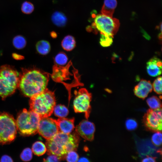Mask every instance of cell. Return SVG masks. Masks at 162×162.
Instances as JSON below:
<instances>
[{"label": "cell", "mask_w": 162, "mask_h": 162, "mask_svg": "<svg viewBox=\"0 0 162 162\" xmlns=\"http://www.w3.org/2000/svg\"><path fill=\"white\" fill-rule=\"evenodd\" d=\"M143 122L148 130L161 131L162 128L161 108L148 110L143 117Z\"/></svg>", "instance_id": "9c48e42d"}, {"label": "cell", "mask_w": 162, "mask_h": 162, "mask_svg": "<svg viewBox=\"0 0 162 162\" xmlns=\"http://www.w3.org/2000/svg\"><path fill=\"white\" fill-rule=\"evenodd\" d=\"M117 5L116 0H104L101 11L102 14L112 17Z\"/></svg>", "instance_id": "9a60e30c"}, {"label": "cell", "mask_w": 162, "mask_h": 162, "mask_svg": "<svg viewBox=\"0 0 162 162\" xmlns=\"http://www.w3.org/2000/svg\"><path fill=\"white\" fill-rule=\"evenodd\" d=\"M146 102L152 109L161 108V103L160 99L156 96H153L148 98Z\"/></svg>", "instance_id": "44dd1931"}, {"label": "cell", "mask_w": 162, "mask_h": 162, "mask_svg": "<svg viewBox=\"0 0 162 162\" xmlns=\"http://www.w3.org/2000/svg\"><path fill=\"white\" fill-rule=\"evenodd\" d=\"M74 109L76 113L84 112L86 119L89 116L91 110L90 102L92 95L85 88H82L75 92Z\"/></svg>", "instance_id": "ba28073f"}, {"label": "cell", "mask_w": 162, "mask_h": 162, "mask_svg": "<svg viewBox=\"0 0 162 162\" xmlns=\"http://www.w3.org/2000/svg\"><path fill=\"white\" fill-rule=\"evenodd\" d=\"M119 26L118 19L101 14L95 16L92 27L95 32L98 31L100 34L113 37L118 32Z\"/></svg>", "instance_id": "52a82bcc"}, {"label": "cell", "mask_w": 162, "mask_h": 162, "mask_svg": "<svg viewBox=\"0 0 162 162\" xmlns=\"http://www.w3.org/2000/svg\"><path fill=\"white\" fill-rule=\"evenodd\" d=\"M59 132L56 120L49 117L40 118L38 133L46 140L50 139Z\"/></svg>", "instance_id": "30bf717a"}, {"label": "cell", "mask_w": 162, "mask_h": 162, "mask_svg": "<svg viewBox=\"0 0 162 162\" xmlns=\"http://www.w3.org/2000/svg\"><path fill=\"white\" fill-rule=\"evenodd\" d=\"M142 162H155V159L154 158L148 156L142 159Z\"/></svg>", "instance_id": "d6a6232c"}, {"label": "cell", "mask_w": 162, "mask_h": 162, "mask_svg": "<svg viewBox=\"0 0 162 162\" xmlns=\"http://www.w3.org/2000/svg\"><path fill=\"white\" fill-rule=\"evenodd\" d=\"M76 132L87 140L92 141L94 138L95 127L94 124L88 120L82 121L76 126Z\"/></svg>", "instance_id": "8fae6325"}, {"label": "cell", "mask_w": 162, "mask_h": 162, "mask_svg": "<svg viewBox=\"0 0 162 162\" xmlns=\"http://www.w3.org/2000/svg\"><path fill=\"white\" fill-rule=\"evenodd\" d=\"M76 42L74 37L72 35H68L65 36L61 42L63 49L67 51H70L76 46Z\"/></svg>", "instance_id": "e0dca14e"}, {"label": "cell", "mask_w": 162, "mask_h": 162, "mask_svg": "<svg viewBox=\"0 0 162 162\" xmlns=\"http://www.w3.org/2000/svg\"><path fill=\"white\" fill-rule=\"evenodd\" d=\"M68 58L66 54L61 52L58 54L55 58L54 61L57 64L63 65L65 64L68 61Z\"/></svg>", "instance_id": "603a6c76"}, {"label": "cell", "mask_w": 162, "mask_h": 162, "mask_svg": "<svg viewBox=\"0 0 162 162\" xmlns=\"http://www.w3.org/2000/svg\"><path fill=\"white\" fill-rule=\"evenodd\" d=\"M20 157L21 159L24 161L30 160L32 157V150L28 148L24 149L21 153Z\"/></svg>", "instance_id": "d4e9b609"}, {"label": "cell", "mask_w": 162, "mask_h": 162, "mask_svg": "<svg viewBox=\"0 0 162 162\" xmlns=\"http://www.w3.org/2000/svg\"><path fill=\"white\" fill-rule=\"evenodd\" d=\"M51 20L55 25L59 27L65 26L68 21L66 15L59 11H56L52 14Z\"/></svg>", "instance_id": "2e32d148"}, {"label": "cell", "mask_w": 162, "mask_h": 162, "mask_svg": "<svg viewBox=\"0 0 162 162\" xmlns=\"http://www.w3.org/2000/svg\"><path fill=\"white\" fill-rule=\"evenodd\" d=\"M162 63L161 60L154 57L148 61L146 64V69L148 74L155 77L161 74L162 72Z\"/></svg>", "instance_id": "4fadbf2b"}, {"label": "cell", "mask_w": 162, "mask_h": 162, "mask_svg": "<svg viewBox=\"0 0 162 162\" xmlns=\"http://www.w3.org/2000/svg\"><path fill=\"white\" fill-rule=\"evenodd\" d=\"M152 88L150 81L142 80L135 87L134 92L137 97L144 99L152 91Z\"/></svg>", "instance_id": "7c38bea8"}, {"label": "cell", "mask_w": 162, "mask_h": 162, "mask_svg": "<svg viewBox=\"0 0 162 162\" xmlns=\"http://www.w3.org/2000/svg\"><path fill=\"white\" fill-rule=\"evenodd\" d=\"M34 9L33 4L30 2L27 1L25 2L22 3L21 8L22 12L26 14L32 13Z\"/></svg>", "instance_id": "4316f807"}, {"label": "cell", "mask_w": 162, "mask_h": 162, "mask_svg": "<svg viewBox=\"0 0 162 162\" xmlns=\"http://www.w3.org/2000/svg\"><path fill=\"white\" fill-rule=\"evenodd\" d=\"M125 126L128 130H132L136 128L138 124L135 120L133 119H128L125 122Z\"/></svg>", "instance_id": "f546056e"}, {"label": "cell", "mask_w": 162, "mask_h": 162, "mask_svg": "<svg viewBox=\"0 0 162 162\" xmlns=\"http://www.w3.org/2000/svg\"><path fill=\"white\" fill-rule=\"evenodd\" d=\"M65 159L68 162H77L79 159V155L76 151H71L67 153Z\"/></svg>", "instance_id": "f1b7e54d"}, {"label": "cell", "mask_w": 162, "mask_h": 162, "mask_svg": "<svg viewBox=\"0 0 162 162\" xmlns=\"http://www.w3.org/2000/svg\"><path fill=\"white\" fill-rule=\"evenodd\" d=\"M40 117L34 111L23 109L18 114L16 124L17 130L23 136H29L38 133Z\"/></svg>", "instance_id": "277c9868"}, {"label": "cell", "mask_w": 162, "mask_h": 162, "mask_svg": "<svg viewBox=\"0 0 162 162\" xmlns=\"http://www.w3.org/2000/svg\"><path fill=\"white\" fill-rule=\"evenodd\" d=\"M17 128L16 120L10 114H0V145L9 144L15 139Z\"/></svg>", "instance_id": "8992f818"}, {"label": "cell", "mask_w": 162, "mask_h": 162, "mask_svg": "<svg viewBox=\"0 0 162 162\" xmlns=\"http://www.w3.org/2000/svg\"><path fill=\"white\" fill-rule=\"evenodd\" d=\"M162 76H159L153 82L152 88L157 94H162Z\"/></svg>", "instance_id": "484cf974"}, {"label": "cell", "mask_w": 162, "mask_h": 162, "mask_svg": "<svg viewBox=\"0 0 162 162\" xmlns=\"http://www.w3.org/2000/svg\"><path fill=\"white\" fill-rule=\"evenodd\" d=\"M78 160H78L77 161H82V162L89 161L87 159L85 158H82Z\"/></svg>", "instance_id": "836d02e7"}, {"label": "cell", "mask_w": 162, "mask_h": 162, "mask_svg": "<svg viewBox=\"0 0 162 162\" xmlns=\"http://www.w3.org/2000/svg\"><path fill=\"white\" fill-rule=\"evenodd\" d=\"M53 112L55 116L59 118L65 117L69 113L68 109L65 106L62 104L56 105Z\"/></svg>", "instance_id": "ffe728a7"}, {"label": "cell", "mask_w": 162, "mask_h": 162, "mask_svg": "<svg viewBox=\"0 0 162 162\" xmlns=\"http://www.w3.org/2000/svg\"><path fill=\"white\" fill-rule=\"evenodd\" d=\"M0 161L2 162H11L13 161L12 158L9 156L5 155H3L0 159Z\"/></svg>", "instance_id": "1f68e13d"}, {"label": "cell", "mask_w": 162, "mask_h": 162, "mask_svg": "<svg viewBox=\"0 0 162 162\" xmlns=\"http://www.w3.org/2000/svg\"><path fill=\"white\" fill-rule=\"evenodd\" d=\"M36 46L38 52L42 55L48 54L50 51L51 48L49 42L44 40H40L38 42Z\"/></svg>", "instance_id": "ac0fdd59"}, {"label": "cell", "mask_w": 162, "mask_h": 162, "mask_svg": "<svg viewBox=\"0 0 162 162\" xmlns=\"http://www.w3.org/2000/svg\"><path fill=\"white\" fill-rule=\"evenodd\" d=\"M162 135L160 131H156L152 136V141L155 146H159L162 144Z\"/></svg>", "instance_id": "83f0119b"}, {"label": "cell", "mask_w": 162, "mask_h": 162, "mask_svg": "<svg viewBox=\"0 0 162 162\" xmlns=\"http://www.w3.org/2000/svg\"><path fill=\"white\" fill-rule=\"evenodd\" d=\"M1 113V112H0V114Z\"/></svg>", "instance_id": "d590c367"}, {"label": "cell", "mask_w": 162, "mask_h": 162, "mask_svg": "<svg viewBox=\"0 0 162 162\" xmlns=\"http://www.w3.org/2000/svg\"><path fill=\"white\" fill-rule=\"evenodd\" d=\"M56 105L54 92L47 88L31 97L29 101L30 110L38 114L41 118L50 116Z\"/></svg>", "instance_id": "7a4b0ae2"}, {"label": "cell", "mask_w": 162, "mask_h": 162, "mask_svg": "<svg viewBox=\"0 0 162 162\" xmlns=\"http://www.w3.org/2000/svg\"><path fill=\"white\" fill-rule=\"evenodd\" d=\"M46 159H44V162H55L60 161L62 160H64V158L60 157L56 155L50 154Z\"/></svg>", "instance_id": "4dcf8cb0"}, {"label": "cell", "mask_w": 162, "mask_h": 162, "mask_svg": "<svg viewBox=\"0 0 162 162\" xmlns=\"http://www.w3.org/2000/svg\"><path fill=\"white\" fill-rule=\"evenodd\" d=\"M50 35L51 37L53 38L56 37L57 35L56 33L54 31L50 33Z\"/></svg>", "instance_id": "e575fe53"}, {"label": "cell", "mask_w": 162, "mask_h": 162, "mask_svg": "<svg viewBox=\"0 0 162 162\" xmlns=\"http://www.w3.org/2000/svg\"><path fill=\"white\" fill-rule=\"evenodd\" d=\"M20 74L13 67H0V97L2 100L13 94L18 87Z\"/></svg>", "instance_id": "3957f363"}, {"label": "cell", "mask_w": 162, "mask_h": 162, "mask_svg": "<svg viewBox=\"0 0 162 162\" xmlns=\"http://www.w3.org/2000/svg\"><path fill=\"white\" fill-rule=\"evenodd\" d=\"M56 122L60 132L66 134H70L75 128L74 118H59Z\"/></svg>", "instance_id": "5bb4252c"}, {"label": "cell", "mask_w": 162, "mask_h": 162, "mask_svg": "<svg viewBox=\"0 0 162 162\" xmlns=\"http://www.w3.org/2000/svg\"><path fill=\"white\" fill-rule=\"evenodd\" d=\"M13 43L14 46L16 49H21L26 46V42L25 38L20 35L15 36L13 39Z\"/></svg>", "instance_id": "7402d4cb"}, {"label": "cell", "mask_w": 162, "mask_h": 162, "mask_svg": "<svg viewBox=\"0 0 162 162\" xmlns=\"http://www.w3.org/2000/svg\"><path fill=\"white\" fill-rule=\"evenodd\" d=\"M100 43L103 47H108L110 46L113 42V37L106 35L100 34Z\"/></svg>", "instance_id": "cb8c5ba5"}, {"label": "cell", "mask_w": 162, "mask_h": 162, "mask_svg": "<svg viewBox=\"0 0 162 162\" xmlns=\"http://www.w3.org/2000/svg\"><path fill=\"white\" fill-rule=\"evenodd\" d=\"M74 136V133L59 132L52 138L46 140V146L47 154L62 157L65 159L66 149Z\"/></svg>", "instance_id": "5b68a950"}, {"label": "cell", "mask_w": 162, "mask_h": 162, "mask_svg": "<svg viewBox=\"0 0 162 162\" xmlns=\"http://www.w3.org/2000/svg\"><path fill=\"white\" fill-rule=\"evenodd\" d=\"M49 80L48 74L39 70L22 68L18 88L24 95L31 98L44 91Z\"/></svg>", "instance_id": "6da1fadb"}, {"label": "cell", "mask_w": 162, "mask_h": 162, "mask_svg": "<svg viewBox=\"0 0 162 162\" xmlns=\"http://www.w3.org/2000/svg\"><path fill=\"white\" fill-rule=\"evenodd\" d=\"M32 150L34 154L40 156L44 154L47 150L46 145L43 142L38 141L33 144Z\"/></svg>", "instance_id": "d6986e66"}]
</instances>
